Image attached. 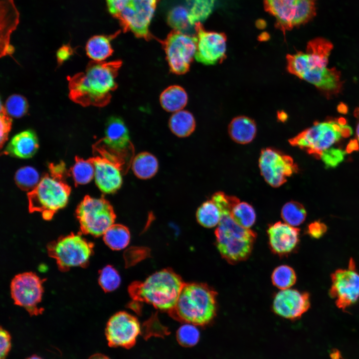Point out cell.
Here are the masks:
<instances>
[{
	"label": "cell",
	"instance_id": "cell-27",
	"mask_svg": "<svg viewBox=\"0 0 359 359\" xmlns=\"http://www.w3.org/2000/svg\"><path fill=\"white\" fill-rule=\"evenodd\" d=\"M195 121L192 114L185 110L175 112L169 121V126L172 132L180 138L190 135L195 128Z\"/></svg>",
	"mask_w": 359,
	"mask_h": 359
},
{
	"label": "cell",
	"instance_id": "cell-42",
	"mask_svg": "<svg viewBox=\"0 0 359 359\" xmlns=\"http://www.w3.org/2000/svg\"><path fill=\"white\" fill-rule=\"evenodd\" d=\"M11 120L6 113L1 104L0 108V144L6 140L8 133L10 129Z\"/></svg>",
	"mask_w": 359,
	"mask_h": 359
},
{
	"label": "cell",
	"instance_id": "cell-22",
	"mask_svg": "<svg viewBox=\"0 0 359 359\" xmlns=\"http://www.w3.org/2000/svg\"><path fill=\"white\" fill-rule=\"evenodd\" d=\"M38 148L36 135L33 131L27 130L14 135L8 143L4 152L12 157L26 159L31 158Z\"/></svg>",
	"mask_w": 359,
	"mask_h": 359
},
{
	"label": "cell",
	"instance_id": "cell-24",
	"mask_svg": "<svg viewBox=\"0 0 359 359\" xmlns=\"http://www.w3.org/2000/svg\"><path fill=\"white\" fill-rule=\"evenodd\" d=\"M118 33L110 36L95 35L91 37L86 45L88 56L97 62H103L110 57L113 52L111 41Z\"/></svg>",
	"mask_w": 359,
	"mask_h": 359
},
{
	"label": "cell",
	"instance_id": "cell-5",
	"mask_svg": "<svg viewBox=\"0 0 359 359\" xmlns=\"http://www.w3.org/2000/svg\"><path fill=\"white\" fill-rule=\"evenodd\" d=\"M231 210H221V220L215 230V244L222 257L229 263L235 264L249 257L257 235L237 223L230 216Z\"/></svg>",
	"mask_w": 359,
	"mask_h": 359
},
{
	"label": "cell",
	"instance_id": "cell-12",
	"mask_svg": "<svg viewBox=\"0 0 359 359\" xmlns=\"http://www.w3.org/2000/svg\"><path fill=\"white\" fill-rule=\"evenodd\" d=\"M159 0H132L115 17L125 32L131 31L136 37L151 38L149 26Z\"/></svg>",
	"mask_w": 359,
	"mask_h": 359
},
{
	"label": "cell",
	"instance_id": "cell-10",
	"mask_svg": "<svg viewBox=\"0 0 359 359\" xmlns=\"http://www.w3.org/2000/svg\"><path fill=\"white\" fill-rule=\"evenodd\" d=\"M76 212L83 233L96 237L103 235L114 224L116 218L112 205L103 198L86 196Z\"/></svg>",
	"mask_w": 359,
	"mask_h": 359
},
{
	"label": "cell",
	"instance_id": "cell-44",
	"mask_svg": "<svg viewBox=\"0 0 359 359\" xmlns=\"http://www.w3.org/2000/svg\"><path fill=\"white\" fill-rule=\"evenodd\" d=\"M327 229V226L323 223L315 221L309 225L307 232L312 237L318 239L325 234Z\"/></svg>",
	"mask_w": 359,
	"mask_h": 359
},
{
	"label": "cell",
	"instance_id": "cell-7",
	"mask_svg": "<svg viewBox=\"0 0 359 359\" xmlns=\"http://www.w3.org/2000/svg\"><path fill=\"white\" fill-rule=\"evenodd\" d=\"M70 192L68 185L56 177L45 176L28 193L29 209L40 212L45 219H50L66 206Z\"/></svg>",
	"mask_w": 359,
	"mask_h": 359
},
{
	"label": "cell",
	"instance_id": "cell-2",
	"mask_svg": "<svg viewBox=\"0 0 359 359\" xmlns=\"http://www.w3.org/2000/svg\"><path fill=\"white\" fill-rule=\"evenodd\" d=\"M332 48V43L322 38L310 41L306 52L287 56L288 71L323 91H339L341 87L339 72L327 67Z\"/></svg>",
	"mask_w": 359,
	"mask_h": 359
},
{
	"label": "cell",
	"instance_id": "cell-39",
	"mask_svg": "<svg viewBox=\"0 0 359 359\" xmlns=\"http://www.w3.org/2000/svg\"><path fill=\"white\" fill-rule=\"evenodd\" d=\"M199 332L194 325L187 323L181 326L177 332V339L181 345L185 347L195 345L199 341Z\"/></svg>",
	"mask_w": 359,
	"mask_h": 359
},
{
	"label": "cell",
	"instance_id": "cell-6",
	"mask_svg": "<svg viewBox=\"0 0 359 359\" xmlns=\"http://www.w3.org/2000/svg\"><path fill=\"white\" fill-rule=\"evenodd\" d=\"M352 128L343 118L337 120L317 122L289 140L293 146L320 155L331 148L343 137L351 136Z\"/></svg>",
	"mask_w": 359,
	"mask_h": 359
},
{
	"label": "cell",
	"instance_id": "cell-19",
	"mask_svg": "<svg viewBox=\"0 0 359 359\" xmlns=\"http://www.w3.org/2000/svg\"><path fill=\"white\" fill-rule=\"evenodd\" d=\"M310 307L308 293L290 288L276 293L272 303V310L276 314L290 320L300 318Z\"/></svg>",
	"mask_w": 359,
	"mask_h": 359
},
{
	"label": "cell",
	"instance_id": "cell-11",
	"mask_svg": "<svg viewBox=\"0 0 359 359\" xmlns=\"http://www.w3.org/2000/svg\"><path fill=\"white\" fill-rule=\"evenodd\" d=\"M197 37L173 30L161 43L172 72L181 75L186 73L195 56Z\"/></svg>",
	"mask_w": 359,
	"mask_h": 359
},
{
	"label": "cell",
	"instance_id": "cell-45",
	"mask_svg": "<svg viewBox=\"0 0 359 359\" xmlns=\"http://www.w3.org/2000/svg\"><path fill=\"white\" fill-rule=\"evenodd\" d=\"M72 50L70 46L64 45L61 46L57 51L56 57L59 64H62L67 60L72 55Z\"/></svg>",
	"mask_w": 359,
	"mask_h": 359
},
{
	"label": "cell",
	"instance_id": "cell-8",
	"mask_svg": "<svg viewBox=\"0 0 359 359\" xmlns=\"http://www.w3.org/2000/svg\"><path fill=\"white\" fill-rule=\"evenodd\" d=\"M316 0H263L265 10L275 19L284 33L304 24L315 16Z\"/></svg>",
	"mask_w": 359,
	"mask_h": 359
},
{
	"label": "cell",
	"instance_id": "cell-43",
	"mask_svg": "<svg viewBox=\"0 0 359 359\" xmlns=\"http://www.w3.org/2000/svg\"><path fill=\"white\" fill-rule=\"evenodd\" d=\"M109 12L114 17L117 16L132 0H106Z\"/></svg>",
	"mask_w": 359,
	"mask_h": 359
},
{
	"label": "cell",
	"instance_id": "cell-3",
	"mask_svg": "<svg viewBox=\"0 0 359 359\" xmlns=\"http://www.w3.org/2000/svg\"><path fill=\"white\" fill-rule=\"evenodd\" d=\"M184 284L179 275L171 269H165L154 273L143 282L132 284L129 292L134 300L171 312Z\"/></svg>",
	"mask_w": 359,
	"mask_h": 359
},
{
	"label": "cell",
	"instance_id": "cell-33",
	"mask_svg": "<svg viewBox=\"0 0 359 359\" xmlns=\"http://www.w3.org/2000/svg\"><path fill=\"white\" fill-rule=\"evenodd\" d=\"M281 215L286 223L296 227L301 225L305 221L307 213L301 204L291 201L283 205Z\"/></svg>",
	"mask_w": 359,
	"mask_h": 359
},
{
	"label": "cell",
	"instance_id": "cell-30",
	"mask_svg": "<svg viewBox=\"0 0 359 359\" xmlns=\"http://www.w3.org/2000/svg\"><path fill=\"white\" fill-rule=\"evenodd\" d=\"M221 215L220 208L211 199L202 203L196 213L197 222L206 228H212L217 226L221 220Z\"/></svg>",
	"mask_w": 359,
	"mask_h": 359
},
{
	"label": "cell",
	"instance_id": "cell-41",
	"mask_svg": "<svg viewBox=\"0 0 359 359\" xmlns=\"http://www.w3.org/2000/svg\"><path fill=\"white\" fill-rule=\"evenodd\" d=\"M0 359H6L11 347V338L8 331L0 327Z\"/></svg>",
	"mask_w": 359,
	"mask_h": 359
},
{
	"label": "cell",
	"instance_id": "cell-9",
	"mask_svg": "<svg viewBox=\"0 0 359 359\" xmlns=\"http://www.w3.org/2000/svg\"><path fill=\"white\" fill-rule=\"evenodd\" d=\"M94 244L79 234L71 233L48 244V255L56 260L61 271L71 267H84L88 263Z\"/></svg>",
	"mask_w": 359,
	"mask_h": 359
},
{
	"label": "cell",
	"instance_id": "cell-26",
	"mask_svg": "<svg viewBox=\"0 0 359 359\" xmlns=\"http://www.w3.org/2000/svg\"><path fill=\"white\" fill-rule=\"evenodd\" d=\"M158 169L157 159L149 152L139 153L132 161V169L134 175L142 180L153 178L158 172Z\"/></svg>",
	"mask_w": 359,
	"mask_h": 359
},
{
	"label": "cell",
	"instance_id": "cell-14",
	"mask_svg": "<svg viewBox=\"0 0 359 359\" xmlns=\"http://www.w3.org/2000/svg\"><path fill=\"white\" fill-rule=\"evenodd\" d=\"M258 164L262 176L273 187H280L285 183L298 169L290 156L273 148L261 150Z\"/></svg>",
	"mask_w": 359,
	"mask_h": 359
},
{
	"label": "cell",
	"instance_id": "cell-28",
	"mask_svg": "<svg viewBox=\"0 0 359 359\" xmlns=\"http://www.w3.org/2000/svg\"><path fill=\"white\" fill-rule=\"evenodd\" d=\"M216 0H186L188 21L193 27L196 23L203 21L211 13Z\"/></svg>",
	"mask_w": 359,
	"mask_h": 359
},
{
	"label": "cell",
	"instance_id": "cell-16",
	"mask_svg": "<svg viewBox=\"0 0 359 359\" xmlns=\"http://www.w3.org/2000/svg\"><path fill=\"white\" fill-rule=\"evenodd\" d=\"M329 293L336 306L343 311L359 298V274L354 260H350L348 267L338 269L331 275Z\"/></svg>",
	"mask_w": 359,
	"mask_h": 359
},
{
	"label": "cell",
	"instance_id": "cell-34",
	"mask_svg": "<svg viewBox=\"0 0 359 359\" xmlns=\"http://www.w3.org/2000/svg\"><path fill=\"white\" fill-rule=\"evenodd\" d=\"M297 277L294 270L287 265L276 267L271 275V281L274 286L280 290L290 288L296 281Z\"/></svg>",
	"mask_w": 359,
	"mask_h": 359
},
{
	"label": "cell",
	"instance_id": "cell-35",
	"mask_svg": "<svg viewBox=\"0 0 359 359\" xmlns=\"http://www.w3.org/2000/svg\"><path fill=\"white\" fill-rule=\"evenodd\" d=\"M71 174L76 184L89 183L94 177V166L92 160L76 159L71 169Z\"/></svg>",
	"mask_w": 359,
	"mask_h": 359
},
{
	"label": "cell",
	"instance_id": "cell-49",
	"mask_svg": "<svg viewBox=\"0 0 359 359\" xmlns=\"http://www.w3.org/2000/svg\"><path fill=\"white\" fill-rule=\"evenodd\" d=\"M357 113H358V115L359 116V109H358V111L357 112ZM356 133H357V136L358 138V140L359 142V122L357 126Z\"/></svg>",
	"mask_w": 359,
	"mask_h": 359
},
{
	"label": "cell",
	"instance_id": "cell-31",
	"mask_svg": "<svg viewBox=\"0 0 359 359\" xmlns=\"http://www.w3.org/2000/svg\"><path fill=\"white\" fill-rule=\"evenodd\" d=\"M232 219L240 226L250 228L255 222L256 215L253 206L246 202L239 201L230 213Z\"/></svg>",
	"mask_w": 359,
	"mask_h": 359
},
{
	"label": "cell",
	"instance_id": "cell-20",
	"mask_svg": "<svg viewBox=\"0 0 359 359\" xmlns=\"http://www.w3.org/2000/svg\"><path fill=\"white\" fill-rule=\"evenodd\" d=\"M299 228L285 222H276L269 226L267 234L271 251L280 256L287 255L297 247L299 242Z\"/></svg>",
	"mask_w": 359,
	"mask_h": 359
},
{
	"label": "cell",
	"instance_id": "cell-18",
	"mask_svg": "<svg viewBox=\"0 0 359 359\" xmlns=\"http://www.w3.org/2000/svg\"><path fill=\"white\" fill-rule=\"evenodd\" d=\"M140 332V325L135 317L119 312L109 320L105 335L110 346L128 348L135 343Z\"/></svg>",
	"mask_w": 359,
	"mask_h": 359
},
{
	"label": "cell",
	"instance_id": "cell-37",
	"mask_svg": "<svg viewBox=\"0 0 359 359\" xmlns=\"http://www.w3.org/2000/svg\"><path fill=\"white\" fill-rule=\"evenodd\" d=\"M121 280L118 271L111 265H107L99 272V283L105 292H112L117 289Z\"/></svg>",
	"mask_w": 359,
	"mask_h": 359
},
{
	"label": "cell",
	"instance_id": "cell-21",
	"mask_svg": "<svg viewBox=\"0 0 359 359\" xmlns=\"http://www.w3.org/2000/svg\"><path fill=\"white\" fill-rule=\"evenodd\" d=\"M100 142L107 150L124 157L129 151V149L133 148L125 122L120 117L116 116L108 119L105 125V136Z\"/></svg>",
	"mask_w": 359,
	"mask_h": 359
},
{
	"label": "cell",
	"instance_id": "cell-13",
	"mask_svg": "<svg viewBox=\"0 0 359 359\" xmlns=\"http://www.w3.org/2000/svg\"><path fill=\"white\" fill-rule=\"evenodd\" d=\"M43 281L31 272L15 275L10 284V293L14 304L25 308L31 316L42 314L44 309L39 304L43 292Z\"/></svg>",
	"mask_w": 359,
	"mask_h": 359
},
{
	"label": "cell",
	"instance_id": "cell-46",
	"mask_svg": "<svg viewBox=\"0 0 359 359\" xmlns=\"http://www.w3.org/2000/svg\"><path fill=\"white\" fill-rule=\"evenodd\" d=\"M359 148L358 143L356 140L351 141L348 144L347 148V152H351L357 150Z\"/></svg>",
	"mask_w": 359,
	"mask_h": 359
},
{
	"label": "cell",
	"instance_id": "cell-15",
	"mask_svg": "<svg viewBox=\"0 0 359 359\" xmlns=\"http://www.w3.org/2000/svg\"><path fill=\"white\" fill-rule=\"evenodd\" d=\"M100 156L92 159L94 166V180L100 190L105 193L117 191L123 183L121 171L125 159L98 147Z\"/></svg>",
	"mask_w": 359,
	"mask_h": 359
},
{
	"label": "cell",
	"instance_id": "cell-17",
	"mask_svg": "<svg viewBox=\"0 0 359 359\" xmlns=\"http://www.w3.org/2000/svg\"><path fill=\"white\" fill-rule=\"evenodd\" d=\"M194 29L197 39L195 60L207 65L221 63L226 57L225 34L206 31L200 22L195 24Z\"/></svg>",
	"mask_w": 359,
	"mask_h": 359
},
{
	"label": "cell",
	"instance_id": "cell-1",
	"mask_svg": "<svg viewBox=\"0 0 359 359\" xmlns=\"http://www.w3.org/2000/svg\"><path fill=\"white\" fill-rule=\"evenodd\" d=\"M122 64L121 60L90 62L84 72L69 79V97L83 106H105L117 87L116 78Z\"/></svg>",
	"mask_w": 359,
	"mask_h": 359
},
{
	"label": "cell",
	"instance_id": "cell-40",
	"mask_svg": "<svg viewBox=\"0 0 359 359\" xmlns=\"http://www.w3.org/2000/svg\"><path fill=\"white\" fill-rule=\"evenodd\" d=\"M347 151L339 148H330L319 155L326 168L337 167L344 160Z\"/></svg>",
	"mask_w": 359,
	"mask_h": 359
},
{
	"label": "cell",
	"instance_id": "cell-23",
	"mask_svg": "<svg viewBox=\"0 0 359 359\" xmlns=\"http://www.w3.org/2000/svg\"><path fill=\"white\" fill-rule=\"evenodd\" d=\"M228 130L230 138L235 142L247 144L255 137L257 127L253 120L245 116H240L232 120Z\"/></svg>",
	"mask_w": 359,
	"mask_h": 359
},
{
	"label": "cell",
	"instance_id": "cell-48",
	"mask_svg": "<svg viewBox=\"0 0 359 359\" xmlns=\"http://www.w3.org/2000/svg\"><path fill=\"white\" fill-rule=\"evenodd\" d=\"M26 359H43L36 355H32V356H31L28 357Z\"/></svg>",
	"mask_w": 359,
	"mask_h": 359
},
{
	"label": "cell",
	"instance_id": "cell-36",
	"mask_svg": "<svg viewBox=\"0 0 359 359\" xmlns=\"http://www.w3.org/2000/svg\"><path fill=\"white\" fill-rule=\"evenodd\" d=\"M16 184L24 190L33 189L39 182L37 171L32 167L27 166L21 168L15 173Z\"/></svg>",
	"mask_w": 359,
	"mask_h": 359
},
{
	"label": "cell",
	"instance_id": "cell-32",
	"mask_svg": "<svg viewBox=\"0 0 359 359\" xmlns=\"http://www.w3.org/2000/svg\"><path fill=\"white\" fill-rule=\"evenodd\" d=\"M188 13L186 6L177 5L172 8L167 15L169 25L174 30L187 33L192 27L188 21Z\"/></svg>",
	"mask_w": 359,
	"mask_h": 359
},
{
	"label": "cell",
	"instance_id": "cell-47",
	"mask_svg": "<svg viewBox=\"0 0 359 359\" xmlns=\"http://www.w3.org/2000/svg\"><path fill=\"white\" fill-rule=\"evenodd\" d=\"M88 359H110L104 355L99 354V353H97V354H95L91 355Z\"/></svg>",
	"mask_w": 359,
	"mask_h": 359
},
{
	"label": "cell",
	"instance_id": "cell-38",
	"mask_svg": "<svg viewBox=\"0 0 359 359\" xmlns=\"http://www.w3.org/2000/svg\"><path fill=\"white\" fill-rule=\"evenodd\" d=\"M28 108L26 99L22 96L13 95L6 100L4 107L8 116L19 118L23 116Z\"/></svg>",
	"mask_w": 359,
	"mask_h": 359
},
{
	"label": "cell",
	"instance_id": "cell-29",
	"mask_svg": "<svg viewBox=\"0 0 359 359\" xmlns=\"http://www.w3.org/2000/svg\"><path fill=\"white\" fill-rule=\"evenodd\" d=\"M103 240L111 249L122 250L126 247L130 242V231L122 224H114L103 234Z\"/></svg>",
	"mask_w": 359,
	"mask_h": 359
},
{
	"label": "cell",
	"instance_id": "cell-25",
	"mask_svg": "<svg viewBox=\"0 0 359 359\" xmlns=\"http://www.w3.org/2000/svg\"><path fill=\"white\" fill-rule=\"evenodd\" d=\"M188 101L185 90L179 85H172L165 89L160 95V102L166 111L176 112L182 110Z\"/></svg>",
	"mask_w": 359,
	"mask_h": 359
},
{
	"label": "cell",
	"instance_id": "cell-4",
	"mask_svg": "<svg viewBox=\"0 0 359 359\" xmlns=\"http://www.w3.org/2000/svg\"><path fill=\"white\" fill-rule=\"evenodd\" d=\"M216 292L203 283L184 284L173 315L187 323L205 325L214 318L217 312Z\"/></svg>",
	"mask_w": 359,
	"mask_h": 359
}]
</instances>
